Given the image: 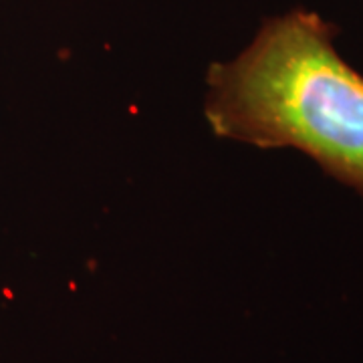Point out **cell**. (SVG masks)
<instances>
[{
    "mask_svg": "<svg viewBox=\"0 0 363 363\" xmlns=\"http://www.w3.org/2000/svg\"><path fill=\"white\" fill-rule=\"evenodd\" d=\"M339 26L293 9L206 73L214 135L260 150L293 147L363 198V75L335 47Z\"/></svg>",
    "mask_w": 363,
    "mask_h": 363,
    "instance_id": "6da1fadb",
    "label": "cell"
}]
</instances>
